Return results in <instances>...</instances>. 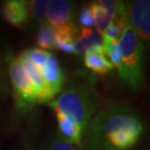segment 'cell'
<instances>
[{
    "instance_id": "cell-1",
    "label": "cell",
    "mask_w": 150,
    "mask_h": 150,
    "mask_svg": "<svg viewBox=\"0 0 150 150\" xmlns=\"http://www.w3.org/2000/svg\"><path fill=\"white\" fill-rule=\"evenodd\" d=\"M144 125L130 107L112 104L93 117L84 133L86 150H130L142 137Z\"/></svg>"
},
{
    "instance_id": "cell-2",
    "label": "cell",
    "mask_w": 150,
    "mask_h": 150,
    "mask_svg": "<svg viewBox=\"0 0 150 150\" xmlns=\"http://www.w3.org/2000/svg\"><path fill=\"white\" fill-rule=\"evenodd\" d=\"M56 114H62L73 119L85 133L87 126L97 110L96 93L86 85L67 87L56 100L49 103Z\"/></svg>"
},
{
    "instance_id": "cell-3",
    "label": "cell",
    "mask_w": 150,
    "mask_h": 150,
    "mask_svg": "<svg viewBox=\"0 0 150 150\" xmlns=\"http://www.w3.org/2000/svg\"><path fill=\"white\" fill-rule=\"evenodd\" d=\"M117 44L122 59L118 69L121 81L134 91H139L144 80L142 72L144 44L131 25L126 28Z\"/></svg>"
},
{
    "instance_id": "cell-4",
    "label": "cell",
    "mask_w": 150,
    "mask_h": 150,
    "mask_svg": "<svg viewBox=\"0 0 150 150\" xmlns=\"http://www.w3.org/2000/svg\"><path fill=\"white\" fill-rule=\"evenodd\" d=\"M6 62L8 67L9 77L14 89L17 107L22 109L37 103L34 90L16 57H14L12 54H8L6 56Z\"/></svg>"
},
{
    "instance_id": "cell-5",
    "label": "cell",
    "mask_w": 150,
    "mask_h": 150,
    "mask_svg": "<svg viewBox=\"0 0 150 150\" xmlns=\"http://www.w3.org/2000/svg\"><path fill=\"white\" fill-rule=\"evenodd\" d=\"M125 7L130 25L143 44L148 43L150 38V1L137 0L125 4Z\"/></svg>"
},
{
    "instance_id": "cell-6",
    "label": "cell",
    "mask_w": 150,
    "mask_h": 150,
    "mask_svg": "<svg viewBox=\"0 0 150 150\" xmlns=\"http://www.w3.org/2000/svg\"><path fill=\"white\" fill-rule=\"evenodd\" d=\"M45 85L44 103L53 100L62 91L64 84V74L57 57L50 53L44 67L41 69Z\"/></svg>"
},
{
    "instance_id": "cell-7",
    "label": "cell",
    "mask_w": 150,
    "mask_h": 150,
    "mask_svg": "<svg viewBox=\"0 0 150 150\" xmlns=\"http://www.w3.org/2000/svg\"><path fill=\"white\" fill-rule=\"evenodd\" d=\"M46 17L47 23L55 28L75 23V4L67 0L48 1Z\"/></svg>"
},
{
    "instance_id": "cell-8",
    "label": "cell",
    "mask_w": 150,
    "mask_h": 150,
    "mask_svg": "<svg viewBox=\"0 0 150 150\" xmlns=\"http://www.w3.org/2000/svg\"><path fill=\"white\" fill-rule=\"evenodd\" d=\"M1 16L9 25L23 28L28 23V1L25 0H8L1 5Z\"/></svg>"
},
{
    "instance_id": "cell-9",
    "label": "cell",
    "mask_w": 150,
    "mask_h": 150,
    "mask_svg": "<svg viewBox=\"0 0 150 150\" xmlns=\"http://www.w3.org/2000/svg\"><path fill=\"white\" fill-rule=\"evenodd\" d=\"M75 55L103 53V36L92 28H82L74 43Z\"/></svg>"
},
{
    "instance_id": "cell-10",
    "label": "cell",
    "mask_w": 150,
    "mask_h": 150,
    "mask_svg": "<svg viewBox=\"0 0 150 150\" xmlns=\"http://www.w3.org/2000/svg\"><path fill=\"white\" fill-rule=\"evenodd\" d=\"M117 2L118 1L100 0V1L92 2L90 4L93 12V16H94L97 31L100 32L103 36L111 23V20L116 10Z\"/></svg>"
},
{
    "instance_id": "cell-11",
    "label": "cell",
    "mask_w": 150,
    "mask_h": 150,
    "mask_svg": "<svg viewBox=\"0 0 150 150\" xmlns=\"http://www.w3.org/2000/svg\"><path fill=\"white\" fill-rule=\"evenodd\" d=\"M59 126V137L68 143L82 149L84 132L72 118L62 114H56Z\"/></svg>"
},
{
    "instance_id": "cell-12",
    "label": "cell",
    "mask_w": 150,
    "mask_h": 150,
    "mask_svg": "<svg viewBox=\"0 0 150 150\" xmlns=\"http://www.w3.org/2000/svg\"><path fill=\"white\" fill-rule=\"evenodd\" d=\"M17 59L19 61L21 67H22L23 70L28 77V79L30 82L32 88L34 90L35 96H36L37 103H44V96H45V85L44 81L42 78L41 71L35 67V65L23 57L21 54L16 57Z\"/></svg>"
},
{
    "instance_id": "cell-13",
    "label": "cell",
    "mask_w": 150,
    "mask_h": 150,
    "mask_svg": "<svg viewBox=\"0 0 150 150\" xmlns=\"http://www.w3.org/2000/svg\"><path fill=\"white\" fill-rule=\"evenodd\" d=\"M79 36V30L76 23L55 28V41L57 49L67 54L75 55L74 43Z\"/></svg>"
},
{
    "instance_id": "cell-14",
    "label": "cell",
    "mask_w": 150,
    "mask_h": 150,
    "mask_svg": "<svg viewBox=\"0 0 150 150\" xmlns=\"http://www.w3.org/2000/svg\"><path fill=\"white\" fill-rule=\"evenodd\" d=\"M128 25H130V23H129L127 13H126L125 3L118 1L111 23L107 28L103 37L109 38L114 41H118V39L121 37Z\"/></svg>"
},
{
    "instance_id": "cell-15",
    "label": "cell",
    "mask_w": 150,
    "mask_h": 150,
    "mask_svg": "<svg viewBox=\"0 0 150 150\" xmlns=\"http://www.w3.org/2000/svg\"><path fill=\"white\" fill-rule=\"evenodd\" d=\"M84 64L93 73L98 75L108 74L114 68L103 53L86 54L84 57Z\"/></svg>"
},
{
    "instance_id": "cell-16",
    "label": "cell",
    "mask_w": 150,
    "mask_h": 150,
    "mask_svg": "<svg viewBox=\"0 0 150 150\" xmlns=\"http://www.w3.org/2000/svg\"><path fill=\"white\" fill-rule=\"evenodd\" d=\"M36 43L44 51L57 50L55 41V28L50 25L47 22H43L40 23L37 29Z\"/></svg>"
},
{
    "instance_id": "cell-17",
    "label": "cell",
    "mask_w": 150,
    "mask_h": 150,
    "mask_svg": "<svg viewBox=\"0 0 150 150\" xmlns=\"http://www.w3.org/2000/svg\"><path fill=\"white\" fill-rule=\"evenodd\" d=\"M48 6L47 0H32L28 2V16L29 21H32L38 25L44 22Z\"/></svg>"
},
{
    "instance_id": "cell-18",
    "label": "cell",
    "mask_w": 150,
    "mask_h": 150,
    "mask_svg": "<svg viewBox=\"0 0 150 150\" xmlns=\"http://www.w3.org/2000/svg\"><path fill=\"white\" fill-rule=\"evenodd\" d=\"M38 150H81L75 145L68 143L59 137V134L48 137L45 142H42V144L39 146Z\"/></svg>"
},
{
    "instance_id": "cell-19",
    "label": "cell",
    "mask_w": 150,
    "mask_h": 150,
    "mask_svg": "<svg viewBox=\"0 0 150 150\" xmlns=\"http://www.w3.org/2000/svg\"><path fill=\"white\" fill-rule=\"evenodd\" d=\"M23 57L28 59L29 62H32L39 70L41 71L42 67H44L48 57L50 55V52L44 51L38 48H33V49H28L20 53Z\"/></svg>"
},
{
    "instance_id": "cell-20",
    "label": "cell",
    "mask_w": 150,
    "mask_h": 150,
    "mask_svg": "<svg viewBox=\"0 0 150 150\" xmlns=\"http://www.w3.org/2000/svg\"><path fill=\"white\" fill-rule=\"evenodd\" d=\"M78 19H79V23L83 26V28H91L95 25L91 5L86 4L81 7L79 15H78Z\"/></svg>"
}]
</instances>
